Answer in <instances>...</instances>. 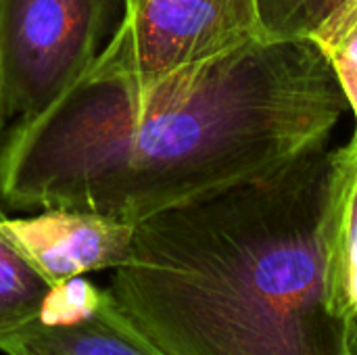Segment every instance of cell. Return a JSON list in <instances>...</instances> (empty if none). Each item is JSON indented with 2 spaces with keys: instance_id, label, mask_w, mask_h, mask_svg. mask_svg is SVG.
Masks as SVG:
<instances>
[{
  "instance_id": "cell-6",
  "label": "cell",
  "mask_w": 357,
  "mask_h": 355,
  "mask_svg": "<svg viewBox=\"0 0 357 355\" xmlns=\"http://www.w3.org/2000/svg\"><path fill=\"white\" fill-rule=\"evenodd\" d=\"M0 234L50 287L117 270L132 253L136 224L79 209H42L29 218L0 213Z\"/></svg>"
},
{
  "instance_id": "cell-1",
  "label": "cell",
  "mask_w": 357,
  "mask_h": 355,
  "mask_svg": "<svg viewBox=\"0 0 357 355\" xmlns=\"http://www.w3.org/2000/svg\"><path fill=\"white\" fill-rule=\"evenodd\" d=\"M349 111L314 40L253 38L165 73L84 75L0 144V201L140 224L328 144Z\"/></svg>"
},
{
  "instance_id": "cell-4",
  "label": "cell",
  "mask_w": 357,
  "mask_h": 355,
  "mask_svg": "<svg viewBox=\"0 0 357 355\" xmlns=\"http://www.w3.org/2000/svg\"><path fill=\"white\" fill-rule=\"evenodd\" d=\"M259 38L257 0H123V17L84 75L165 73Z\"/></svg>"
},
{
  "instance_id": "cell-5",
  "label": "cell",
  "mask_w": 357,
  "mask_h": 355,
  "mask_svg": "<svg viewBox=\"0 0 357 355\" xmlns=\"http://www.w3.org/2000/svg\"><path fill=\"white\" fill-rule=\"evenodd\" d=\"M4 355H167L119 305L84 276L52 287L40 314L0 335Z\"/></svg>"
},
{
  "instance_id": "cell-8",
  "label": "cell",
  "mask_w": 357,
  "mask_h": 355,
  "mask_svg": "<svg viewBox=\"0 0 357 355\" xmlns=\"http://www.w3.org/2000/svg\"><path fill=\"white\" fill-rule=\"evenodd\" d=\"M261 40H314L322 50L357 23V0H257Z\"/></svg>"
},
{
  "instance_id": "cell-7",
  "label": "cell",
  "mask_w": 357,
  "mask_h": 355,
  "mask_svg": "<svg viewBox=\"0 0 357 355\" xmlns=\"http://www.w3.org/2000/svg\"><path fill=\"white\" fill-rule=\"evenodd\" d=\"M324 282L335 316L357 318V134L333 151L324 211Z\"/></svg>"
},
{
  "instance_id": "cell-2",
  "label": "cell",
  "mask_w": 357,
  "mask_h": 355,
  "mask_svg": "<svg viewBox=\"0 0 357 355\" xmlns=\"http://www.w3.org/2000/svg\"><path fill=\"white\" fill-rule=\"evenodd\" d=\"M324 144L136 224L111 293L167 355H345L324 282Z\"/></svg>"
},
{
  "instance_id": "cell-12",
  "label": "cell",
  "mask_w": 357,
  "mask_h": 355,
  "mask_svg": "<svg viewBox=\"0 0 357 355\" xmlns=\"http://www.w3.org/2000/svg\"><path fill=\"white\" fill-rule=\"evenodd\" d=\"M6 121H8V115H6V109H4V96H2V75H0V134H2V130H4V126H6Z\"/></svg>"
},
{
  "instance_id": "cell-9",
  "label": "cell",
  "mask_w": 357,
  "mask_h": 355,
  "mask_svg": "<svg viewBox=\"0 0 357 355\" xmlns=\"http://www.w3.org/2000/svg\"><path fill=\"white\" fill-rule=\"evenodd\" d=\"M4 209L0 207V213ZM50 289L52 287L31 270L0 234V335L33 320Z\"/></svg>"
},
{
  "instance_id": "cell-11",
  "label": "cell",
  "mask_w": 357,
  "mask_h": 355,
  "mask_svg": "<svg viewBox=\"0 0 357 355\" xmlns=\"http://www.w3.org/2000/svg\"><path fill=\"white\" fill-rule=\"evenodd\" d=\"M345 355H357V318L349 320V333H347V352Z\"/></svg>"
},
{
  "instance_id": "cell-10",
  "label": "cell",
  "mask_w": 357,
  "mask_h": 355,
  "mask_svg": "<svg viewBox=\"0 0 357 355\" xmlns=\"http://www.w3.org/2000/svg\"><path fill=\"white\" fill-rule=\"evenodd\" d=\"M335 75L339 80V86L349 103V111L356 117V134H357V23L356 27L341 38L337 44L324 50Z\"/></svg>"
},
{
  "instance_id": "cell-3",
  "label": "cell",
  "mask_w": 357,
  "mask_h": 355,
  "mask_svg": "<svg viewBox=\"0 0 357 355\" xmlns=\"http://www.w3.org/2000/svg\"><path fill=\"white\" fill-rule=\"evenodd\" d=\"M117 0H0V75L8 119L54 103L92 67Z\"/></svg>"
}]
</instances>
